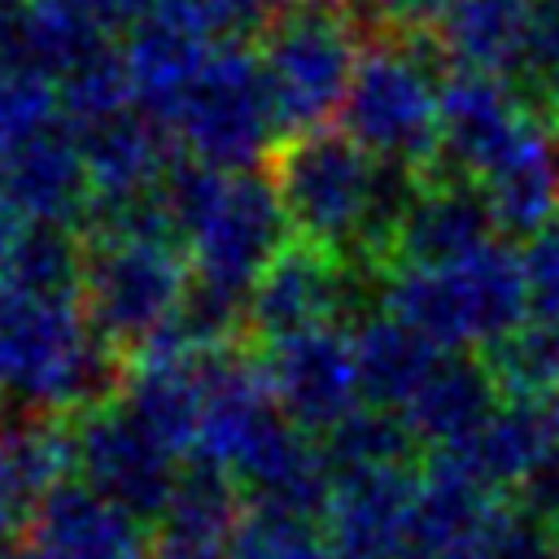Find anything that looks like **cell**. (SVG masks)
Returning <instances> with one entry per match:
<instances>
[{"mask_svg": "<svg viewBox=\"0 0 559 559\" xmlns=\"http://www.w3.org/2000/svg\"><path fill=\"white\" fill-rule=\"evenodd\" d=\"M83 310L92 332L122 358L144 349L192 288V258L175 240L105 236L83 240Z\"/></svg>", "mask_w": 559, "mask_h": 559, "instance_id": "cell-6", "label": "cell"}, {"mask_svg": "<svg viewBox=\"0 0 559 559\" xmlns=\"http://www.w3.org/2000/svg\"><path fill=\"white\" fill-rule=\"evenodd\" d=\"M22 227H26V218H22V214L9 205V197L0 192V262H4V253L13 249V240L22 236Z\"/></svg>", "mask_w": 559, "mask_h": 559, "instance_id": "cell-39", "label": "cell"}, {"mask_svg": "<svg viewBox=\"0 0 559 559\" xmlns=\"http://www.w3.org/2000/svg\"><path fill=\"white\" fill-rule=\"evenodd\" d=\"M323 454L336 472H362V467H419L424 463V445L411 432L402 411H384V406H354L336 428H328L323 437Z\"/></svg>", "mask_w": 559, "mask_h": 559, "instance_id": "cell-31", "label": "cell"}, {"mask_svg": "<svg viewBox=\"0 0 559 559\" xmlns=\"http://www.w3.org/2000/svg\"><path fill=\"white\" fill-rule=\"evenodd\" d=\"M266 175L284 201L293 236L336 253L358 249L380 179V157H371L349 131L319 127L284 135L266 157Z\"/></svg>", "mask_w": 559, "mask_h": 559, "instance_id": "cell-5", "label": "cell"}, {"mask_svg": "<svg viewBox=\"0 0 559 559\" xmlns=\"http://www.w3.org/2000/svg\"><path fill=\"white\" fill-rule=\"evenodd\" d=\"M26 533L57 559H153V524L79 476L39 498Z\"/></svg>", "mask_w": 559, "mask_h": 559, "instance_id": "cell-17", "label": "cell"}, {"mask_svg": "<svg viewBox=\"0 0 559 559\" xmlns=\"http://www.w3.org/2000/svg\"><path fill=\"white\" fill-rule=\"evenodd\" d=\"M127 358L105 345L83 297H39L0 284V393L22 411L79 415L122 389Z\"/></svg>", "mask_w": 559, "mask_h": 559, "instance_id": "cell-1", "label": "cell"}, {"mask_svg": "<svg viewBox=\"0 0 559 559\" xmlns=\"http://www.w3.org/2000/svg\"><path fill=\"white\" fill-rule=\"evenodd\" d=\"M0 559H57L48 546H39L31 533L13 537V542H0Z\"/></svg>", "mask_w": 559, "mask_h": 559, "instance_id": "cell-40", "label": "cell"}, {"mask_svg": "<svg viewBox=\"0 0 559 559\" xmlns=\"http://www.w3.org/2000/svg\"><path fill=\"white\" fill-rule=\"evenodd\" d=\"M74 419V445H79V480L109 493L114 502L131 507L140 520H157L179 485L183 459L166 450L114 393L92 406H83Z\"/></svg>", "mask_w": 559, "mask_h": 559, "instance_id": "cell-10", "label": "cell"}, {"mask_svg": "<svg viewBox=\"0 0 559 559\" xmlns=\"http://www.w3.org/2000/svg\"><path fill=\"white\" fill-rule=\"evenodd\" d=\"M288 240H293V223L284 214V201L266 166L231 170L218 201L188 236L192 280L249 301L258 275Z\"/></svg>", "mask_w": 559, "mask_h": 559, "instance_id": "cell-9", "label": "cell"}, {"mask_svg": "<svg viewBox=\"0 0 559 559\" xmlns=\"http://www.w3.org/2000/svg\"><path fill=\"white\" fill-rule=\"evenodd\" d=\"M546 419H550V432H555V441H559V393L546 402Z\"/></svg>", "mask_w": 559, "mask_h": 559, "instance_id": "cell-42", "label": "cell"}, {"mask_svg": "<svg viewBox=\"0 0 559 559\" xmlns=\"http://www.w3.org/2000/svg\"><path fill=\"white\" fill-rule=\"evenodd\" d=\"M57 92H61V122L74 135H87V131H96V127L135 109V87H131L127 61L114 48L74 66L70 74H61Z\"/></svg>", "mask_w": 559, "mask_h": 559, "instance_id": "cell-32", "label": "cell"}, {"mask_svg": "<svg viewBox=\"0 0 559 559\" xmlns=\"http://www.w3.org/2000/svg\"><path fill=\"white\" fill-rule=\"evenodd\" d=\"M555 533H559V524H555Z\"/></svg>", "mask_w": 559, "mask_h": 559, "instance_id": "cell-46", "label": "cell"}, {"mask_svg": "<svg viewBox=\"0 0 559 559\" xmlns=\"http://www.w3.org/2000/svg\"><path fill=\"white\" fill-rule=\"evenodd\" d=\"M550 122H555V131H559V74L550 79Z\"/></svg>", "mask_w": 559, "mask_h": 559, "instance_id": "cell-43", "label": "cell"}, {"mask_svg": "<svg viewBox=\"0 0 559 559\" xmlns=\"http://www.w3.org/2000/svg\"><path fill=\"white\" fill-rule=\"evenodd\" d=\"M118 397L166 450H175L179 459H192L197 432H201V354L131 358Z\"/></svg>", "mask_w": 559, "mask_h": 559, "instance_id": "cell-25", "label": "cell"}, {"mask_svg": "<svg viewBox=\"0 0 559 559\" xmlns=\"http://www.w3.org/2000/svg\"><path fill=\"white\" fill-rule=\"evenodd\" d=\"M485 489L450 450H432L419 463L415 511H411V559L419 555H467L489 502Z\"/></svg>", "mask_w": 559, "mask_h": 559, "instance_id": "cell-24", "label": "cell"}, {"mask_svg": "<svg viewBox=\"0 0 559 559\" xmlns=\"http://www.w3.org/2000/svg\"><path fill=\"white\" fill-rule=\"evenodd\" d=\"M524 74L550 83L559 74V0H537L528 22V48H524Z\"/></svg>", "mask_w": 559, "mask_h": 559, "instance_id": "cell-35", "label": "cell"}, {"mask_svg": "<svg viewBox=\"0 0 559 559\" xmlns=\"http://www.w3.org/2000/svg\"><path fill=\"white\" fill-rule=\"evenodd\" d=\"M380 306L441 349H485L533 314L528 266L515 240L493 236L445 266H397L380 280Z\"/></svg>", "mask_w": 559, "mask_h": 559, "instance_id": "cell-2", "label": "cell"}, {"mask_svg": "<svg viewBox=\"0 0 559 559\" xmlns=\"http://www.w3.org/2000/svg\"><path fill=\"white\" fill-rule=\"evenodd\" d=\"M520 498H524V502H533L542 515H550V520L559 524V441L546 450V459L537 463V472L524 480Z\"/></svg>", "mask_w": 559, "mask_h": 559, "instance_id": "cell-37", "label": "cell"}, {"mask_svg": "<svg viewBox=\"0 0 559 559\" xmlns=\"http://www.w3.org/2000/svg\"><path fill=\"white\" fill-rule=\"evenodd\" d=\"M258 358H262L275 406L310 437H323L354 406H362L349 323H319V328L280 336L271 345H258Z\"/></svg>", "mask_w": 559, "mask_h": 559, "instance_id": "cell-11", "label": "cell"}, {"mask_svg": "<svg viewBox=\"0 0 559 559\" xmlns=\"http://www.w3.org/2000/svg\"><path fill=\"white\" fill-rule=\"evenodd\" d=\"M231 476L245 489L249 507L288 511L314 524H323L336 485V467L328 463L323 441L297 428L284 411L253 437V445L240 454Z\"/></svg>", "mask_w": 559, "mask_h": 559, "instance_id": "cell-15", "label": "cell"}, {"mask_svg": "<svg viewBox=\"0 0 559 559\" xmlns=\"http://www.w3.org/2000/svg\"><path fill=\"white\" fill-rule=\"evenodd\" d=\"M450 4L454 0H389V13L397 31H424V26H437Z\"/></svg>", "mask_w": 559, "mask_h": 559, "instance_id": "cell-38", "label": "cell"}, {"mask_svg": "<svg viewBox=\"0 0 559 559\" xmlns=\"http://www.w3.org/2000/svg\"><path fill=\"white\" fill-rule=\"evenodd\" d=\"M218 39L223 35L214 31L201 0H162L144 17L127 22L118 52L135 87V109L170 127Z\"/></svg>", "mask_w": 559, "mask_h": 559, "instance_id": "cell-12", "label": "cell"}, {"mask_svg": "<svg viewBox=\"0 0 559 559\" xmlns=\"http://www.w3.org/2000/svg\"><path fill=\"white\" fill-rule=\"evenodd\" d=\"M498 406H502V393L485 358L472 349H454L432 367V376L419 384V393L406 402L402 415L419 437L424 454H432L467 441Z\"/></svg>", "mask_w": 559, "mask_h": 559, "instance_id": "cell-22", "label": "cell"}, {"mask_svg": "<svg viewBox=\"0 0 559 559\" xmlns=\"http://www.w3.org/2000/svg\"><path fill=\"white\" fill-rule=\"evenodd\" d=\"M258 57L284 135L341 118L358 70V22L336 0H297L258 31Z\"/></svg>", "mask_w": 559, "mask_h": 559, "instance_id": "cell-4", "label": "cell"}, {"mask_svg": "<svg viewBox=\"0 0 559 559\" xmlns=\"http://www.w3.org/2000/svg\"><path fill=\"white\" fill-rule=\"evenodd\" d=\"M170 135L188 157L210 162L218 170L266 166L275 135L284 131L275 118L258 48H249L245 39H218L205 70L188 87L170 122Z\"/></svg>", "mask_w": 559, "mask_h": 559, "instance_id": "cell-7", "label": "cell"}, {"mask_svg": "<svg viewBox=\"0 0 559 559\" xmlns=\"http://www.w3.org/2000/svg\"><path fill=\"white\" fill-rule=\"evenodd\" d=\"M79 144H83V166L92 188L87 205H127L148 197L183 153L175 148L179 140L170 135V127H162L140 109L79 135Z\"/></svg>", "mask_w": 559, "mask_h": 559, "instance_id": "cell-20", "label": "cell"}, {"mask_svg": "<svg viewBox=\"0 0 559 559\" xmlns=\"http://www.w3.org/2000/svg\"><path fill=\"white\" fill-rule=\"evenodd\" d=\"M537 0H454L432 26L441 57L476 74H515L524 70L528 22Z\"/></svg>", "mask_w": 559, "mask_h": 559, "instance_id": "cell-26", "label": "cell"}, {"mask_svg": "<svg viewBox=\"0 0 559 559\" xmlns=\"http://www.w3.org/2000/svg\"><path fill=\"white\" fill-rule=\"evenodd\" d=\"M87 245L66 223H26L0 262V284L39 297H83Z\"/></svg>", "mask_w": 559, "mask_h": 559, "instance_id": "cell-29", "label": "cell"}, {"mask_svg": "<svg viewBox=\"0 0 559 559\" xmlns=\"http://www.w3.org/2000/svg\"><path fill=\"white\" fill-rule=\"evenodd\" d=\"M480 192L493 210L498 236L533 240L559 223V131L550 118L533 114L520 140L489 166Z\"/></svg>", "mask_w": 559, "mask_h": 559, "instance_id": "cell-19", "label": "cell"}, {"mask_svg": "<svg viewBox=\"0 0 559 559\" xmlns=\"http://www.w3.org/2000/svg\"><path fill=\"white\" fill-rule=\"evenodd\" d=\"M502 393V402H537L546 406L559 393V323L528 314L520 328L476 349Z\"/></svg>", "mask_w": 559, "mask_h": 559, "instance_id": "cell-30", "label": "cell"}, {"mask_svg": "<svg viewBox=\"0 0 559 559\" xmlns=\"http://www.w3.org/2000/svg\"><path fill=\"white\" fill-rule=\"evenodd\" d=\"M4 411H9V397H4V393H0V419H4Z\"/></svg>", "mask_w": 559, "mask_h": 559, "instance_id": "cell-45", "label": "cell"}, {"mask_svg": "<svg viewBox=\"0 0 559 559\" xmlns=\"http://www.w3.org/2000/svg\"><path fill=\"white\" fill-rule=\"evenodd\" d=\"M441 66L445 57L437 35H376L358 57L341 131H349L371 157L428 175L441 144V87L432 83Z\"/></svg>", "mask_w": 559, "mask_h": 559, "instance_id": "cell-3", "label": "cell"}, {"mask_svg": "<svg viewBox=\"0 0 559 559\" xmlns=\"http://www.w3.org/2000/svg\"><path fill=\"white\" fill-rule=\"evenodd\" d=\"M31 515H35V502L22 493L17 476L9 472L4 454H0V542H13L31 528Z\"/></svg>", "mask_w": 559, "mask_h": 559, "instance_id": "cell-36", "label": "cell"}, {"mask_svg": "<svg viewBox=\"0 0 559 559\" xmlns=\"http://www.w3.org/2000/svg\"><path fill=\"white\" fill-rule=\"evenodd\" d=\"M52 127H61L57 79L31 66H0V162Z\"/></svg>", "mask_w": 559, "mask_h": 559, "instance_id": "cell-34", "label": "cell"}, {"mask_svg": "<svg viewBox=\"0 0 559 559\" xmlns=\"http://www.w3.org/2000/svg\"><path fill=\"white\" fill-rule=\"evenodd\" d=\"M419 467L336 472L323 533L345 559H411V511Z\"/></svg>", "mask_w": 559, "mask_h": 559, "instance_id": "cell-14", "label": "cell"}, {"mask_svg": "<svg viewBox=\"0 0 559 559\" xmlns=\"http://www.w3.org/2000/svg\"><path fill=\"white\" fill-rule=\"evenodd\" d=\"M245 511L249 498L227 467L188 459L166 511L153 520V559H231Z\"/></svg>", "mask_w": 559, "mask_h": 559, "instance_id": "cell-18", "label": "cell"}, {"mask_svg": "<svg viewBox=\"0 0 559 559\" xmlns=\"http://www.w3.org/2000/svg\"><path fill=\"white\" fill-rule=\"evenodd\" d=\"M0 192L26 223H66L79 231L92 188L79 135L61 122L0 162Z\"/></svg>", "mask_w": 559, "mask_h": 559, "instance_id": "cell-21", "label": "cell"}, {"mask_svg": "<svg viewBox=\"0 0 559 559\" xmlns=\"http://www.w3.org/2000/svg\"><path fill=\"white\" fill-rule=\"evenodd\" d=\"M367 293L380 301V275L367 262L293 236L245 301L249 341L271 345L319 323H354L371 310Z\"/></svg>", "mask_w": 559, "mask_h": 559, "instance_id": "cell-8", "label": "cell"}, {"mask_svg": "<svg viewBox=\"0 0 559 559\" xmlns=\"http://www.w3.org/2000/svg\"><path fill=\"white\" fill-rule=\"evenodd\" d=\"M550 445H555V432H550L546 406H537V402H502L467 441L450 445V454L485 489L520 493Z\"/></svg>", "mask_w": 559, "mask_h": 559, "instance_id": "cell-27", "label": "cell"}, {"mask_svg": "<svg viewBox=\"0 0 559 559\" xmlns=\"http://www.w3.org/2000/svg\"><path fill=\"white\" fill-rule=\"evenodd\" d=\"M533 109L498 74L454 70L441 83V144L428 175L480 183L489 166L520 140Z\"/></svg>", "mask_w": 559, "mask_h": 559, "instance_id": "cell-13", "label": "cell"}, {"mask_svg": "<svg viewBox=\"0 0 559 559\" xmlns=\"http://www.w3.org/2000/svg\"><path fill=\"white\" fill-rule=\"evenodd\" d=\"M472 559H559L555 520L520 493H498L467 546Z\"/></svg>", "mask_w": 559, "mask_h": 559, "instance_id": "cell-33", "label": "cell"}, {"mask_svg": "<svg viewBox=\"0 0 559 559\" xmlns=\"http://www.w3.org/2000/svg\"><path fill=\"white\" fill-rule=\"evenodd\" d=\"M498 236L493 210L480 192V183L472 179H441V175H424L419 192L411 197L389 258H384V275L397 266H445L459 262L467 253H476L480 245H489Z\"/></svg>", "mask_w": 559, "mask_h": 559, "instance_id": "cell-16", "label": "cell"}, {"mask_svg": "<svg viewBox=\"0 0 559 559\" xmlns=\"http://www.w3.org/2000/svg\"><path fill=\"white\" fill-rule=\"evenodd\" d=\"M349 332H354L362 402L384 406V411H406V402L419 393L432 367L450 354L384 306H371L362 319L349 323Z\"/></svg>", "mask_w": 559, "mask_h": 559, "instance_id": "cell-23", "label": "cell"}, {"mask_svg": "<svg viewBox=\"0 0 559 559\" xmlns=\"http://www.w3.org/2000/svg\"><path fill=\"white\" fill-rule=\"evenodd\" d=\"M105 9H109V17L114 22H135V17H144L153 4H162V0H100Z\"/></svg>", "mask_w": 559, "mask_h": 559, "instance_id": "cell-41", "label": "cell"}, {"mask_svg": "<svg viewBox=\"0 0 559 559\" xmlns=\"http://www.w3.org/2000/svg\"><path fill=\"white\" fill-rule=\"evenodd\" d=\"M114 17L100 0H26L22 9V66L48 79L70 74L109 48Z\"/></svg>", "mask_w": 559, "mask_h": 559, "instance_id": "cell-28", "label": "cell"}, {"mask_svg": "<svg viewBox=\"0 0 559 559\" xmlns=\"http://www.w3.org/2000/svg\"><path fill=\"white\" fill-rule=\"evenodd\" d=\"M419 559H472V555H419Z\"/></svg>", "mask_w": 559, "mask_h": 559, "instance_id": "cell-44", "label": "cell"}]
</instances>
